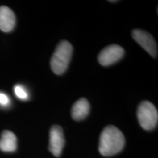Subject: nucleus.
<instances>
[{"instance_id": "9d476101", "label": "nucleus", "mask_w": 158, "mask_h": 158, "mask_svg": "<svg viewBox=\"0 0 158 158\" xmlns=\"http://www.w3.org/2000/svg\"><path fill=\"white\" fill-rule=\"evenodd\" d=\"M14 93L18 98L22 100H27L29 98V94L24 86L17 84L14 86Z\"/></svg>"}, {"instance_id": "1a4fd4ad", "label": "nucleus", "mask_w": 158, "mask_h": 158, "mask_svg": "<svg viewBox=\"0 0 158 158\" xmlns=\"http://www.w3.org/2000/svg\"><path fill=\"white\" fill-rule=\"evenodd\" d=\"M17 149V138L13 132L5 130L0 138V149L5 152H13Z\"/></svg>"}, {"instance_id": "423d86ee", "label": "nucleus", "mask_w": 158, "mask_h": 158, "mask_svg": "<svg viewBox=\"0 0 158 158\" xmlns=\"http://www.w3.org/2000/svg\"><path fill=\"white\" fill-rule=\"evenodd\" d=\"M64 143L62 128L59 125H53L49 132V151L55 157H59L62 154Z\"/></svg>"}, {"instance_id": "f03ea898", "label": "nucleus", "mask_w": 158, "mask_h": 158, "mask_svg": "<svg viewBox=\"0 0 158 158\" xmlns=\"http://www.w3.org/2000/svg\"><path fill=\"white\" fill-rule=\"evenodd\" d=\"M73 54V46L70 42L62 40L59 43L51 59V68L56 75H62L68 69Z\"/></svg>"}, {"instance_id": "6e6552de", "label": "nucleus", "mask_w": 158, "mask_h": 158, "mask_svg": "<svg viewBox=\"0 0 158 158\" xmlns=\"http://www.w3.org/2000/svg\"><path fill=\"white\" fill-rule=\"evenodd\" d=\"M90 105L86 98H81L75 102L71 110L72 118L76 121L84 119L89 114Z\"/></svg>"}, {"instance_id": "20e7f679", "label": "nucleus", "mask_w": 158, "mask_h": 158, "mask_svg": "<svg viewBox=\"0 0 158 158\" xmlns=\"http://www.w3.org/2000/svg\"><path fill=\"white\" fill-rule=\"evenodd\" d=\"M124 54V48L120 45H110L100 51L98 55V62L102 66H108L120 60Z\"/></svg>"}, {"instance_id": "7ed1b4c3", "label": "nucleus", "mask_w": 158, "mask_h": 158, "mask_svg": "<svg viewBox=\"0 0 158 158\" xmlns=\"http://www.w3.org/2000/svg\"><path fill=\"white\" fill-rule=\"evenodd\" d=\"M138 122L142 128L152 130L157 127L158 112L155 106L149 101H143L138 106L137 110Z\"/></svg>"}, {"instance_id": "0eeeda50", "label": "nucleus", "mask_w": 158, "mask_h": 158, "mask_svg": "<svg viewBox=\"0 0 158 158\" xmlns=\"http://www.w3.org/2000/svg\"><path fill=\"white\" fill-rule=\"evenodd\" d=\"M15 15L10 8L6 6L0 7V29L4 32H10L14 29Z\"/></svg>"}, {"instance_id": "39448f33", "label": "nucleus", "mask_w": 158, "mask_h": 158, "mask_svg": "<svg viewBox=\"0 0 158 158\" xmlns=\"http://www.w3.org/2000/svg\"><path fill=\"white\" fill-rule=\"evenodd\" d=\"M133 39L147 51L152 56L155 58L157 55V45L152 35L141 29H134L132 31Z\"/></svg>"}, {"instance_id": "f257e3e1", "label": "nucleus", "mask_w": 158, "mask_h": 158, "mask_svg": "<svg viewBox=\"0 0 158 158\" xmlns=\"http://www.w3.org/2000/svg\"><path fill=\"white\" fill-rule=\"evenodd\" d=\"M125 139L120 130L108 125L102 131L99 142V152L102 155L112 156L121 152L124 147Z\"/></svg>"}, {"instance_id": "9b49d317", "label": "nucleus", "mask_w": 158, "mask_h": 158, "mask_svg": "<svg viewBox=\"0 0 158 158\" xmlns=\"http://www.w3.org/2000/svg\"><path fill=\"white\" fill-rule=\"evenodd\" d=\"M10 102V100L8 95L2 92H0V106L2 107H7L9 106Z\"/></svg>"}]
</instances>
